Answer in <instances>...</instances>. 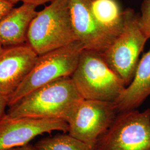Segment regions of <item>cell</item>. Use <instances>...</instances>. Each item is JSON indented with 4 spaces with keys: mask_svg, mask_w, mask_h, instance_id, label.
Returning a JSON list of instances; mask_svg holds the SVG:
<instances>
[{
    "mask_svg": "<svg viewBox=\"0 0 150 150\" xmlns=\"http://www.w3.org/2000/svg\"><path fill=\"white\" fill-rule=\"evenodd\" d=\"M9 98L0 94V120L5 115L6 108L8 106Z\"/></svg>",
    "mask_w": 150,
    "mask_h": 150,
    "instance_id": "obj_17",
    "label": "cell"
},
{
    "mask_svg": "<svg viewBox=\"0 0 150 150\" xmlns=\"http://www.w3.org/2000/svg\"><path fill=\"white\" fill-rule=\"evenodd\" d=\"M52 1L54 0H22V2L24 4H31L38 7V6L44 5L46 3L51 2Z\"/></svg>",
    "mask_w": 150,
    "mask_h": 150,
    "instance_id": "obj_18",
    "label": "cell"
},
{
    "mask_svg": "<svg viewBox=\"0 0 150 150\" xmlns=\"http://www.w3.org/2000/svg\"><path fill=\"white\" fill-rule=\"evenodd\" d=\"M123 15L122 32L102 54L107 64L127 86L134 79L139 55L148 38L139 26V14L127 8L123 11Z\"/></svg>",
    "mask_w": 150,
    "mask_h": 150,
    "instance_id": "obj_5",
    "label": "cell"
},
{
    "mask_svg": "<svg viewBox=\"0 0 150 150\" xmlns=\"http://www.w3.org/2000/svg\"><path fill=\"white\" fill-rule=\"evenodd\" d=\"M114 102L83 99L67 121L68 134L93 149L118 115Z\"/></svg>",
    "mask_w": 150,
    "mask_h": 150,
    "instance_id": "obj_7",
    "label": "cell"
},
{
    "mask_svg": "<svg viewBox=\"0 0 150 150\" xmlns=\"http://www.w3.org/2000/svg\"><path fill=\"white\" fill-rule=\"evenodd\" d=\"M91 0H69L72 25L77 41L84 49L103 53L115 40L97 24L91 8Z\"/></svg>",
    "mask_w": 150,
    "mask_h": 150,
    "instance_id": "obj_10",
    "label": "cell"
},
{
    "mask_svg": "<svg viewBox=\"0 0 150 150\" xmlns=\"http://www.w3.org/2000/svg\"><path fill=\"white\" fill-rule=\"evenodd\" d=\"M77 41L72 25L69 0H54L37 12L28 29L27 43L38 55Z\"/></svg>",
    "mask_w": 150,
    "mask_h": 150,
    "instance_id": "obj_3",
    "label": "cell"
},
{
    "mask_svg": "<svg viewBox=\"0 0 150 150\" xmlns=\"http://www.w3.org/2000/svg\"><path fill=\"white\" fill-rule=\"evenodd\" d=\"M10 150H37L35 148V146L31 145L30 144H27L26 145H23L18 147H16Z\"/></svg>",
    "mask_w": 150,
    "mask_h": 150,
    "instance_id": "obj_19",
    "label": "cell"
},
{
    "mask_svg": "<svg viewBox=\"0 0 150 150\" xmlns=\"http://www.w3.org/2000/svg\"><path fill=\"white\" fill-rule=\"evenodd\" d=\"M83 99L115 102L126 87L101 52L84 49L71 76Z\"/></svg>",
    "mask_w": 150,
    "mask_h": 150,
    "instance_id": "obj_2",
    "label": "cell"
},
{
    "mask_svg": "<svg viewBox=\"0 0 150 150\" xmlns=\"http://www.w3.org/2000/svg\"><path fill=\"white\" fill-rule=\"evenodd\" d=\"M91 11L102 31L115 39L124 26L123 11L117 0H91Z\"/></svg>",
    "mask_w": 150,
    "mask_h": 150,
    "instance_id": "obj_13",
    "label": "cell"
},
{
    "mask_svg": "<svg viewBox=\"0 0 150 150\" xmlns=\"http://www.w3.org/2000/svg\"><path fill=\"white\" fill-rule=\"evenodd\" d=\"M3 48H4V47H2V46L0 44V52L2 51V50H3Z\"/></svg>",
    "mask_w": 150,
    "mask_h": 150,
    "instance_id": "obj_21",
    "label": "cell"
},
{
    "mask_svg": "<svg viewBox=\"0 0 150 150\" xmlns=\"http://www.w3.org/2000/svg\"><path fill=\"white\" fill-rule=\"evenodd\" d=\"M150 96V48L140 59L131 82L115 101L118 113L137 110Z\"/></svg>",
    "mask_w": 150,
    "mask_h": 150,
    "instance_id": "obj_12",
    "label": "cell"
},
{
    "mask_svg": "<svg viewBox=\"0 0 150 150\" xmlns=\"http://www.w3.org/2000/svg\"><path fill=\"white\" fill-rule=\"evenodd\" d=\"M36 7L23 3L13 7L0 20V44L3 47L27 43L29 27L38 12Z\"/></svg>",
    "mask_w": 150,
    "mask_h": 150,
    "instance_id": "obj_11",
    "label": "cell"
},
{
    "mask_svg": "<svg viewBox=\"0 0 150 150\" xmlns=\"http://www.w3.org/2000/svg\"><path fill=\"white\" fill-rule=\"evenodd\" d=\"M92 150H150V108L118 113Z\"/></svg>",
    "mask_w": 150,
    "mask_h": 150,
    "instance_id": "obj_6",
    "label": "cell"
},
{
    "mask_svg": "<svg viewBox=\"0 0 150 150\" xmlns=\"http://www.w3.org/2000/svg\"><path fill=\"white\" fill-rule=\"evenodd\" d=\"M35 147L37 150H93L90 146L64 132L42 139Z\"/></svg>",
    "mask_w": 150,
    "mask_h": 150,
    "instance_id": "obj_14",
    "label": "cell"
},
{
    "mask_svg": "<svg viewBox=\"0 0 150 150\" xmlns=\"http://www.w3.org/2000/svg\"><path fill=\"white\" fill-rule=\"evenodd\" d=\"M6 1H7L10 2V3L14 5H16V4H17V3H18V2H20V1L22 2V0H6Z\"/></svg>",
    "mask_w": 150,
    "mask_h": 150,
    "instance_id": "obj_20",
    "label": "cell"
},
{
    "mask_svg": "<svg viewBox=\"0 0 150 150\" xmlns=\"http://www.w3.org/2000/svg\"><path fill=\"white\" fill-rule=\"evenodd\" d=\"M14 6L6 0H0V20L11 11Z\"/></svg>",
    "mask_w": 150,
    "mask_h": 150,
    "instance_id": "obj_16",
    "label": "cell"
},
{
    "mask_svg": "<svg viewBox=\"0 0 150 150\" xmlns=\"http://www.w3.org/2000/svg\"><path fill=\"white\" fill-rule=\"evenodd\" d=\"M139 26L146 37L150 38V0H143L141 14L139 16Z\"/></svg>",
    "mask_w": 150,
    "mask_h": 150,
    "instance_id": "obj_15",
    "label": "cell"
},
{
    "mask_svg": "<svg viewBox=\"0 0 150 150\" xmlns=\"http://www.w3.org/2000/svg\"><path fill=\"white\" fill-rule=\"evenodd\" d=\"M54 131L67 133L69 125L57 118H13L6 113L0 120V150L26 145L38 135Z\"/></svg>",
    "mask_w": 150,
    "mask_h": 150,
    "instance_id": "obj_8",
    "label": "cell"
},
{
    "mask_svg": "<svg viewBox=\"0 0 150 150\" xmlns=\"http://www.w3.org/2000/svg\"><path fill=\"white\" fill-rule=\"evenodd\" d=\"M38 54L26 43L0 52V94L9 98L32 70Z\"/></svg>",
    "mask_w": 150,
    "mask_h": 150,
    "instance_id": "obj_9",
    "label": "cell"
},
{
    "mask_svg": "<svg viewBox=\"0 0 150 150\" xmlns=\"http://www.w3.org/2000/svg\"><path fill=\"white\" fill-rule=\"evenodd\" d=\"M83 99L71 77H63L31 91L9 107L7 114L13 118H57L67 122Z\"/></svg>",
    "mask_w": 150,
    "mask_h": 150,
    "instance_id": "obj_1",
    "label": "cell"
},
{
    "mask_svg": "<svg viewBox=\"0 0 150 150\" xmlns=\"http://www.w3.org/2000/svg\"><path fill=\"white\" fill-rule=\"evenodd\" d=\"M84 50L79 41L38 55L32 70L12 95L10 107L31 91L63 77H71Z\"/></svg>",
    "mask_w": 150,
    "mask_h": 150,
    "instance_id": "obj_4",
    "label": "cell"
}]
</instances>
